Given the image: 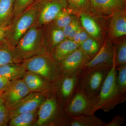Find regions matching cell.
Returning a JSON list of instances; mask_svg holds the SVG:
<instances>
[{"mask_svg": "<svg viewBox=\"0 0 126 126\" xmlns=\"http://www.w3.org/2000/svg\"><path fill=\"white\" fill-rule=\"evenodd\" d=\"M25 68L24 63H11L2 65L0 66V75L13 81L24 76Z\"/></svg>", "mask_w": 126, "mask_h": 126, "instance_id": "cell-20", "label": "cell"}, {"mask_svg": "<svg viewBox=\"0 0 126 126\" xmlns=\"http://www.w3.org/2000/svg\"><path fill=\"white\" fill-rule=\"evenodd\" d=\"M20 60L14 49L6 44L0 45V66L15 63Z\"/></svg>", "mask_w": 126, "mask_h": 126, "instance_id": "cell-23", "label": "cell"}, {"mask_svg": "<svg viewBox=\"0 0 126 126\" xmlns=\"http://www.w3.org/2000/svg\"><path fill=\"white\" fill-rule=\"evenodd\" d=\"M79 47L80 46L73 40L66 39L55 47L50 54L59 64Z\"/></svg>", "mask_w": 126, "mask_h": 126, "instance_id": "cell-18", "label": "cell"}, {"mask_svg": "<svg viewBox=\"0 0 126 126\" xmlns=\"http://www.w3.org/2000/svg\"><path fill=\"white\" fill-rule=\"evenodd\" d=\"M38 7L36 23L44 25L52 22L62 9L68 7L66 0H37Z\"/></svg>", "mask_w": 126, "mask_h": 126, "instance_id": "cell-8", "label": "cell"}, {"mask_svg": "<svg viewBox=\"0 0 126 126\" xmlns=\"http://www.w3.org/2000/svg\"><path fill=\"white\" fill-rule=\"evenodd\" d=\"M46 98L42 94L30 93L17 106L9 110L10 119L21 113L36 110Z\"/></svg>", "mask_w": 126, "mask_h": 126, "instance_id": "cell-13", "label": "cell"}, {"mask_svg": "<svg viewBox=\"0 0 126 126\" xmlns=\"http://www.w3.org/2000/svg\"><path fill=\"white\" fill-rule=\"evenodd\" d=\"M125 121L124 117L121 115H116L110 122L107 123L106 126H121L124 124Z\"/></svg>", "mask_w": 126, "mask_h": 126, "instance_id": "cell-35", "label": "cell"}, {"mask_svg": "<svg viewBox=\"0 0 126 126\" xmlns=\"http://www.w3.org/2000/svg\"><path fill=\"white\" fill-rule=\"evenodd\" d=\"M30 92L24 80L17 79L12 81L9 88L1 96L10 110L17 106Z\"/></svg>", "mask_w": 126, "mask_h": 126, "instance_id": "cell-10", "label": "cell"}, {"mask_svg": "<svg viewBox=\"0 0 126 126\" xmlns=\"http://www.w3.org/2000/svg\"><path fill=\"white\" fill-rule=\"evenodd\" d=\"M68 6L80 13L90 15V0H66Z\"/></svg>", "mask_w": 126, "mask_h": 126, "instance_id": "cell-28", "label": "cell"}, {"mask_svg": "<svg viewBox=\"0 0 126 126\" xmlns=\"http://www.w3.org/2000/svg\"><path fill=\"white\" fill-rule=\"evenodd\" d=\"M79 23L77 19L74 18L71 23L66 25L62 29L63 33L66 39L68 38L69 35L75 27L79 25Z\"/></svg>", "mask_w": 126, "mask_h": 126, "instance_id": "cell-34", "label": "cell"}, {"mask_svg": "<svg viewBox=\"0 0 126 126\" xmlns=\"http://www.w3.org/2000/svg\"><path fill=\"white\" fill-rule=\"evenodd\" d=\"M112 65L100 64L83 70L77 89L92 99L99 92Z\"/></svg>", "mask_w": 126, "mask_h": 126, "instance_id": "cell-2", "label": "cell"}, {"mask_svg": "<svg viewBox=\"0 0 126 126\" xmlns=\"http://www.w3.org/2000/svg\"><path fill=\"white\" fill-rule=\"evenodd\" d=\"M0 95V126H6L10 119V111Z\"/></svg>", "mask_w": 126, "mask_h": 126, "instance_id": "cell-31", "label": "cell"}, {"mask_svg": "<svg viewBox=\"0 0 126 126\" xmlns=\"http://www.w3.org/2000/svg\"><path fill=\"white\" fill-rule=\"evenodd\" d=\"M35 0H15L13 19L17 18Z\"/></svg>", "mask_w": 126, "mask_h": 126, "instance_id": "cell-30", "label": "cell"}, {"mask_svg": "<svg viewBox=\"0 0 126 126\" xmlns=\"http://www.w3.org/2000/svg\"><path fill=\"white\" fill-rule=\"evenodd\" d=\"M82 27L92 38L97 39L101 35V30L99 26L90 15L85 13L80 14Z\"/></svg>", "mask_w": 126, "mask_h": 126, "instance_id": "cell-21", "label": "cell"}, {"mask_svg": "<svg viewBox=\"0 0 126 126\" xmlns=\"http://www.w3.org/2000/svg\"><path fill=\"white\" fill-rule=\"evenodd\" d=\"M70 9V8H69ZM70 9L68 7L59 12L52 23L57 27L62 29L73 20L74 17L70 14Z\"/></svg>", "mask_w": 126, "mask_h": 126, "instance_id": "cell-26", "label": "cell"}, {"mask_svg": "<svg viewBox=\"0 0 126 126\" xmlns=\"http://www.w3.org/2000/svg\"><path fill=\"white\" fill-rule=\"evenodd\" d=\"M60 107L55 94L46 98L39 107L35 125L41 126L51 123L63 125L69 116L66 113L61 115Z\"/></svg>", "mask_w": 126, "mask_h": 126, "instance_id": "cell-6", "label": "cell"}, {"mask_svg": "<svg viewBox=\"0 0 126 126\" xmlns=\"http://www.w3.org/2000/svg\"><path fill=\"white\" fill-rule=\"evenodd\" d=\"M24 63L29 72L54 84L61 78L59 64L48 52L28 59Z\"/></svg>", "mask_w": 126, "mask_h": 126, "instance_id": "cell-3", "label": "cell"}, {"mask_svg": "<svg viewBox=\"0 0 126 126\" xmlns=\"http://www.w3.org/2000/svg\"><path fill=\"white\" fill-rule=\"evenodd\" d=\"M109 34L112 39H116L126 34V10L118 12L111 16Z\"/></svg>", "mask_w": 126, "mask_h": 126, "instance_id": "cell-17", "label": "cell"}, {"mask_svg": "<svg viewBox=\"0 0 126 126\" xmlns=\"http://www.w3.org/2000/svg\"><path fill=\"white\" fill-rule=\"evenodd\" d=\"M116 69L117 87L121 93L126 94V64L116 67Z\"/></svg>", "mask_w": 126, "mask_h": 126, "instance_id": "cell-29", "label": "cell"}, {"mask_svg": "<svg viewBox=\"0 0 126 126\" xmlns=\"http://www.w3.org/2000/svg\"><path fill=\"white\" fill-rule=\"evenodd\" d=\"M90 37L91 36L85 31L82 27L80 26L73 40L80 46L85 41Z\"/></svg>", "mask_w": 126, "mask_h": 126, "instance_id": "cell-32", "label": "cell"}, {"mask_svg": "<svg viewBox=\"0 0 126 126\" xmlns=\"http://www.w3.org/2000/svg\"><path fill=\"white\" fill-rule=\"evenodd\" d=\"M36 0H35V1H36Z\"/></svg>", "mask_w": 126, "mask_h": 126, "instance_id": "cell-39", "label": "cell"}, {"mask_svg": "<svg viewBox=\"0 0 126 126\" xmlns=\"http://www.w3.org/2000/svg\"><path fill=\"white\" fill-rule=\"evenodd\" d=\"M43 31V25L36 23L20 39L14 49L20 59L32 56L40 48H45Z\"/></svg>", "mask_w": 126, "mask_h": 126, "instance_id": "cell-5", "label": "cell"}, {"mask_svg": "<svg viewBox=\"0 0 126 126\" xmlns=\"http://www.w3.org/2000/svg\"><path fill=\"white\" fill-rule=\"evenodd\" d=\"M115 56V49L111 41L109 40L105 41L97 53L87 63L83 70L100 64L112 65Z\"/></svg>", "mask_w": 126, "mask_h": 126, "instance_id": "cell-15", "label": "cell"}, {"mask_svg": "<svg viewBox=\"0 0 126 126\" xmlns=\"http://www.w3.org/2000/svg\"><path fill=\"white\" fill-rule=\"evenodd\" d=\"M15 0H0V25L9 24L14 17Z\"/></svg>", "mask_w": 126, "mask_h": 126, "instance_id": "cell-22", "label": "cell"}, {"mask_svg": "<svg viewBox=\"0 0 126 126\" xmlns=\"http://www.w3.org/2000/svg\"><path fill=\"white\" fill-rule=\"evenodd\" d=\"M107 123L94 114H84L70 116L68 123L69 126H106Z\"/></svg>", "mask_w": 126, "mask_h": 126, "instance_id": "cell-19", "label": "cell"}, {"mask_svg": "<svg viewBox=\"0 0 126 126\" xmlns=\"http://www.w3.org/2000/svg\"><path fill=\"white\" fill-rule=\"evenodd\" d=\"M24 81L30 91L44 90L47 93H53L55 90V85L38 75L29 72L25 73Z\"/></svg>", "mask_w": 126, "mask_h": 126, "instance_id": "cell-16", "label": "cell"}, {"mask_svg": "<svg viewBox=\"0 0 126 126\" xmlns=\"http://www.w3.org/2000/svg\"><path fill=\"white\" fill-rule=\"evenodd\" d=\"M82 72L61 77L55 84V91H57L58 96L55 97L60 106L63 109L77 90Z\"/></svg>", "mask_w": 126, "mask_h": 126, "instance_id": "cell-7", "label": "cell"}, {"mask_svg": "<svg viewBox=\"0 0 126 126\" xmlns=\"http://www.w3.org/2000/svg\"><path fill=\"white\" fill-rule=\"evenodd\" d=\"M101 46L97 41L90 37L80 45V48L91 59L94 57L99 51Z\"/></svg>", "mask_w": 126, "mask_h": 126, "instance_id": "cell-27", "label": "cell"}, {"mask_svg": "<svg viewBox=\"0 0 126 126\" xmlns=\"http://www.w3.org/2000/svg\"></svg>", "mask_w": 126, "mask_h": 126, "instance_id": "cell-40", "label": "cell"}, {"mask_svg": "<svg viewBox=\"0 0 126 126\" xmlns=\"http://www.w3.org/2000/svg\"><path fill=\"white\" fill-rule=\"evenodd\" d=\"M115 53L116 67L126 64V38L122 39L114 47Z\"/></svg>", "mask_w": 126, "mask_h": 126, "instance_id": "cell-25", "label": "cell"}, {"mask_svg": "<svg viewBox=\"0 0 126 126\" xmlns=\"http://www.w3.org/2000/svg\"><path fill=\"white\" fill-rule=\"evenodd\" d=\"M1 94H0V95H1Z\"/></svg>", "mask_w": 126, "mask_h": 126, "instance_id": "cell-38", "label": "cell"}, {"mask_svg": "<svg viewBox=\"0 0 126 126\" xmlns=\"http://www.w3.org/2000/svg\"><path fill=\"white\" fill-rule=\"evenodd\" d=\"M91 58L79 48L59 64L61 77L82 72Z\"/></svg>", "mask_w": 126, "mask_h": 126, "instance_id": "cell-9", "label": "cell"}, {"mask_svg": "<svg viewBox=\"0 0 126 126\" xmlns=\"http://www.w3.org/2000/svg\"><path fill=\"white\" fill-rule=\"evenodd\" d=\"M37 114V111L27 112L19 114L10 119L9 126H29L32 124Z\"/></svg>", "mask_w": 126, "mask_h": 126, "instance_id": "cell-24", "label": "cell"}, {"mask_svg": "<svg viewBox=\"0 0 126 126\" xmlns=\"http://www.w3.org/2000/svg\"><path fill=\"white\" fill-rule=\"evenodd\" d=\"M80 26V25H79L78 26L75 27L74 29L72 30V31L70 32L67 39L70 40H73L74 38V36L76 34V33H77V31H78Z\"/></svg>", "mask_w": 126, "mask_h": 126, "instance_id": "cell-37", "label": "cell"}, {"mask_svg": "<svg viewBox=\"0 0 126 126\" xmlns=\"http://www.w3.org/2000/svg\"><path fill=\"white\" fill-rule=\"evenodd\" d=\"M12 26V21L9 24L0 25V45L5 43Z\"/></svg>", "mask_w": 126, "mask_h": 126, "instance_id": "cell-33", "label": "cell"}, {"mask_svg": "<svg viewBox=\"0 0 126 126\" xmlns=\"http://www.w3.org/2000/svg\"><path fill=\"white\" fill-rule=\"evenodd\" d=\"M12 81L0 75V94H2L10 86Z\"/></svg>", "mask_w": 126, "mask_h": 126, "instance_id": "cell-36", "label": "cell"}, {"mask_svg": "<svg viewBox=\"0 0 126 126\" xmlns=\"http://www.w3.org/2000/svg\"><path fill=\"white\" fill-rule=\"evenodd\" d=\"M90 99L81 90L77 89L70 101L64 110L70 116H77L86 114L87 112Z\"/></svg>", "mask_w": 126, "mask_h": 126, "instance_id": "cell-12", "label": "cell"}, {"mask_svg": "<svg viewBox=\"0 0 126 126\" xmlns=\"http://www.w3.org/2000/svg\"><path fill=\"white\" fill-rule=\"evenodd\" d=\"M125 0H90V15L109 17L126 9Z\"/></svg>", "mask_w": 126, "mask_h": 126, "instance_id": "cell-11", "label": "cell"}, {"mask_svg": "<svg viewBox=\"0 0 126 126\" xmlns=\"http://www.w3.org/2000/svg\"><path fill=\"white\" fill-rule=\"evenodd\" d=\"M116 74L115 56L111 68L101 89L96 96L90 99L89 108L86 114H94L98 110L108 112L126 101V94L121 93L117 87Z\"/></svg>", "mask_w": 126, "mask_h": 126, "instance_id": "cell-1", "label": "cell"}, {"mask_svg": "<svg viewBox=\"0 0 126 126\" xmlns=\"http://www.w3.org/2000/svg\"><path fill=\"white\" fill-rule=\"evenodd\" d=\"M43 43L45 49L50 53L52 50L66 39L63 30L52 22L43 25Z\"/></svg>", "mask_w": 126, "mask_h": 126, "instance_id": "cell-14", "label": "cell"}, {"mask_svg": "<svg viewBox=\"0 0 126 126\" xmlns=\"http://www.w3.org/2000/svg\"><path fill=\"white\" fill-rule=\"evenodd\" d=\"M38 13V2L35 1L17 18L12 20L13 26L5 43L10 48L14 49L20 39L36 23Z\"/></svg>", "mask_w": 126, "mask_h": 126, "instance_id": "cell-4", "label": "cell"}]
</instances>
